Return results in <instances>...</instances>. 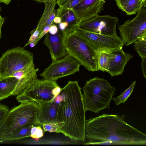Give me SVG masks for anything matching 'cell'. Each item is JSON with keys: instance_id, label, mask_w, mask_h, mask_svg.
<instances>
[{"instance_id": "cell-1", "label": "cell", "mask_w": 146, "mask_h": 146, "mask_svg": "<svg viewBox=\"0 0 146 146\" xmlns=\"http://www.w3.org/2000/svg\"><path fill=\"white\" fill-rule=\"evenodd\" d=\"M122 116L103 114L86 120L84 145H146V135L125 121Z\"/></svg>"}, {"instance_id": "cell-2", "label": "cell", "mask_w": 146, "mask_h": 146, "mask_svg": "<svg viewBox=\"0 0 146 146\" xmlns=\"http://www.w3.org/2000/svg\"><path fill=\"white\" fill-rule=\"evenodd\" d=\"M58 116L61 133L74 142H84L85 111L81 88L77 81H69L60 93Z\"/></svg>"}, {"instance_id": "cell-3", "label": "cell", "mask_w": 146, "mask_h": 146, "mask_svg": "<svg viewBox=\"0 0 146 146\" xmlns=\"http://www.w3.org/2000/svg\"><path fill=\"white\" fill-rule=\"evenodd\" d=\"M38 109L37 103L31 101L21 102L9 110L0 125V140L4 141L12 133L25 126H41L37 119Z\"/></svg>"}, {"instance_id": "cell-4", "label": "cell", "mask_w": 146, "mask_h": 146, "mask_svg": "<svg viewBox=\"0 0 146 146\" xmlns=\"http://www.w3.org/2000/svg\"><path fill=\"white\" fill-rule=\"evenodd\" d=\"M85 112L95 113L110 108V103L114 95L115 88L107 80L95 77L86 82L82 88Z\"/></svg>"}, {"instance_id": "cell-5", "label": "cell", "mask_w": 146, "mask_h": 146, "mask_svg": "<svg viewBox=\"0 0 146 146\" xmlns=\"http://www.w3.org/2000/svg\"><path fill=\"white\" fill-rule=\"evenodd\" d=\"M65 49L68 53L88 71H98V53L85 40L72 32L66 35Z\"/></svg>"}, {"instance_id": "cell-6", "label": "cell", "mask_w": 146, "mask_h": 146, "mask_svg": "<svg viewBox=\"0 0 146 146\" xmlns=\"http://www.w3.org/2000/svg\"><path fill=\"white\" fill-rule=\"evenodd\" d=\"M33 64L32 52L20 46L9 49L0 58V78L11 76Z\"/></svg>"}, {"instance_id": "cell-7", "label": "cell", "mask_w": 146, "mask_h": 146, "mask_svg": "<svg viewBox=\"0 0 146 146\" xmlns=\"http://www.w3.org/2000/svg\"><path fill=\"white\" fill-rule=\"evenodd\" d=\"M73 32L85 40L97 52H112L122 49L124 44L117 34L106 35L92 33L75 26Z\"/></svg>"}, {"instance_id": "cell-8", "label": "cell", "mask_w": 146, "mask_h": 146, "mask_svg": "<svg viewBox=\"0 0 146 146\" xmlns=\"http://www.w3.org/2000/svg\"><path fill=\"white\" fill-rule=\"evenodd\" d=\"M146 6L141 7L133 19L119 25V35L124 45L127 46L141 38L146 36Z\"/></svg>"}, {"instance_id": "cell-9", "label": "cell", "mask_w": 146, "mask_h": 146, "mask_svg": "<svg viewBox=\"0 0 146 146\" xmlns=\"http://www.w3.org/2000/svg\"><path fill=\"white\" fill-rule=\"evenodd\" d=\"M58 86L56 81L36 78L21 94L17 95L16 100L21 103L31 101H54L52 90Z\"/></svg>"}, {"instance_id": "cell-10", "label": "cell", "mask_w": 146, "mask_h": 146, "mask_svg": "<svg viewBox=\"0 0 146 146\" xmlns=\"http://www.w3.org/2000/svg\"><path fill=\"white\" fill-rule=\"evenodd\" d=\"M81 65L69 54L51 64L40 74L44 79L56 81L79 71Z\"/></svg>"}, {"instance_id": "cell-11", "label": "cell", "mask_w": 146, "mask_h": 146, "mask_svg": "<svg viewBox=\"0 0 146 146\" xmlns=\"http://www.w3.org/2000/svg\"><path fill=\"white\" fill-rule=\"evenodd\" d=\"M118 18L109 15H97L92 19L80 23V28L92 33L106 35L117 34L116 26Z\"/></svg>"}, {"instance_id": "cell-12", "label": "cell", "mask_w": 146, "mask_h": 146, "mask_svg": "<svg viewBox=\"0 0 146 146\" xmlns=\"http://www.w3.org/2000/svg\"><path fill=\"white\" fill-rule=\"evenodd\" d=\"M104 0H83L72 9L77 25L90 20L104 10Z\"/></svg>"}, {"instance_id": "cell-13", "label": "cell", "mask_w": 146, "mask_h": 146, "mask_svg": "<svg viewBox=\"0 0 146 146\" xmlns=\"http://www.w3.org/2000/svg\"><path fill=\"white\" fill-rule=\"evenodd\" d=\"M67 34L65 31L58 29L55 35L47 33L43 43L48 48L52 62L60 60L68 54L65 49V41Z\"/></svg>"}, {"instance_id": "cell-14", "label": "cell", "mask_w": 146, "mask_h": 146, "mask_svg": "<svg viewBox=\"0 0 146 146\" xmlns=\"http://www.w3.org/2000/svg\"><path fill=\"white\" fill-rule=\"evenodd\" d=\"M38 109L37 119L40 125L50 122H58V104L54 101H36Z\"/></svg>"}, {"instance_id": "cell-15", "label": "cell", "mask_w": 146, "mask_h": 146, "mask_svg": "<svg viewBox=\"0 0 146 146\" xmlns=\"http://www.w3.org/2000/svg\"><path fill=\"white\" fill-rule=\"evenodd\" d=\"M133 56L124 52L122 49L112 52L108 72L111 76L122 74L126 63Z\"/></svg>"}, {"instance_id": "cell-16", "label": "cell", "mask_w": 146, "mask_h": 146, "mask_svg": "<svg viewBox=\"0 0 146 146\" xmlns=\"http://www.w3.org/2000/svg\"><path fill=\"white\" fill-rule=\"evenodd\" d=\"M56 1H47L44 3L45 4L44 11L36 27L39 30V34L46 26L53 23L56 16V10L55 9Z\"/></svg>"}, {"instance_id": "cell-17", "label": "cell", "mask_w": 146, "mask_h": 146, "mask_svg": "<svg viewBox=\"0 0 146 146\" xmlns=\"http://www.w3.org/2000/svg\"><path fill=\"white\" fill-rule=\"evenodd\" d=\"M39 70L38 68H34L19 79L11 96L20 94L29 86L37 78L36 73Z\"/></svg>"}, {"instance_id": "cell-18", "label": "cell", "mask_w": 146, "mask_h": 146, "mask_svg": "<svg viewBox=\"0 0 146 146\" xmlns=\"http://www.w3.org/2000/svg\"><path fill=\"white\" fill-rule=\"evenodd\" d=\"M18 80L13 76L0 78V101L11 96Z\"/></svg>"}, {"instance_id": "cell-19", "label": "cell", "mask_w": 146, "mask_h": 146, "mask_svg": "<svg viewBox=\"0 0 146 146\" xmlns=\"http://www.w3.org/2000/svg\"><path fill=\"white\" fill-rule=\"evenodd\" d=\"M34 125H29L25 126L12 133L4 140L11 141L21 139L30 137V131Z\"/></svg>"}, {"instance_id": "cell-20", "label": "cell", "mask_w": 146, "mask_h": 146, "mask_svg": "<svg viewBox=\"0 0 146 146\" xmlns=\"http://www.w3.org/2000/svg\"><path fill=\"white\" fill-rule=\"evenodd\" d=\"M112 52H98V71L101 70L107 72L109 68L110 60L112 56Z\"/></svg>"}, {"instance_id": "cell-21", "label": "cell", "mask_w": 146, "mask_h": 146, "mask_svg": "<svg viewBox=\"0 0 146 146\" xmlns=\"http://www.w3.org/2000/svg\"><path fill=\"white\" fill-rule=\"evenodd\" d=\"M143 6L139 0H128L122 11L127 15H131L137 13Z\"/></svg>"}, {"instance_id": "cell-22", "label": "cell", "mask_w": 146, "mask_h": 146, "mask_svg": "<svg viewBox=\"0 0 146 146\" xmlns=\"http://www.w3.org/2000/svg\"><path fill=\"white\" fill-rule=\"evenodd\" d=\"M135 84L136 81H134L130 86L120 95L116 98H112L116 105H119L121 103H124L127 100L133 92Z\"/></svg>"}, {"instance_id": "cell-23", "label": "cell", "mask_w": 146, "mask_h": 146, "mask_svg": "<svg viewBox=\"0 0 146 146\" xmlns=\"http://www.w3.org/2000/svg\"><path fill=\"white\" fill-rule=\"evenodd\" d=\"M134 43L135 49L141 58H146V36L137 40Z\"/></svg>"}, {"instance_id": "cell-24", "label": "cell", "mask_w": 146, "mask_h": 146, "mask_svg": "<svg viewBox=\"0 0 146 146\" xmlns=\"http://www.w3.org/2000/svg\"><path fill=\"white\" fill-rule=\"evenodd\" d=\"M42 127L45 131L61 133L58 122H50L43 124Z\"/></svg>"}, {"instance_id": "cell-25", "label": "cell", "mask_w": 146, "mask_h": 146, "mask_svg": "<svg viewBox=\"0 0 146 146\" xmlns=\"http://www.w3.org/2000/svg\"><path fill=\"white\" fill-rule=\"evenodd\" d=\"M44 135L43 130L40 126H34L32 127L30 131V137L33 139L38 140Z\"/></svg>"}, {"instance_id": "cell-26", "label": "cell", "mask_w": 146, "mask_h": 146, "mask_svg": "<svg viewBox=\"0 0 146 146\" xmlns=\"http://www.w3.org/2000/svg\"><path fill=\"white\" fill-rule=\"evenodd\" d=\"M30 34H31V36L28 41L24 46L23 48L29 45L31 43L34 42L36 40L39 35V31L36 27L31 31Z\"/></svg>"}, {"instance_id": "cell-27", "label": "cell", "mask_w": 146, "mask_h": 146, "mask_svg": "<svg viewBox=\"0 0 146 146\" xmlns=\"http://www.w3.org/2000/svg\"><path fill=\"white\" fill-rule=\"evenodd\" d=\"M9 110V109L7 106L0 104V125L3 121Z\"/></svg>"}, {"instance_id": "cell-28", "label": "cell", "mask_w": 146, "mask_h": 146, "mask_svg": "<svg viewBox=\"0 0 146 146\" xmlns=\"http://www.w3.org/2000/svg\"><path fill=\"white\" fill-rule=\"evenodd\" d=\"M52 24H50L46 26L42 32L39 34L36 40L34 42H33L34 43L35 46L36 44L42 38L49 32L50 28Z\"/></svg>"}, {"instance_id": "cell-29", "label": "cell", "mask_w": 146, "mask_h": 146, "mask_svg": "<svg viewBox=\"0 0 146 146\" xmlns=\"http://www.w3.org/2000/svg\"><path fill=\"white\" fill-rule=\"evenodd\" d=\"M74 0H57L56 4L58 6V9H61L64 7L71 3Z\"/></svg>"}, {"instance_id": "cell-30", "label": "cell", "mask_w": 146, "mask_h": 146, "mask_svg": "<svg viewBox=\"0 0 146 146\" xmlns=\"http://www.w3.org/2000/svg\"><path fill=\"white\" fill-rule=\"evenodd\" d=\"M119 8L122 11L128 0H115Z\"/></svg>"}, {"instance_id": "cell-31", "label": "cell", "mask_w": 146, "mask_h": 146, "mask_svg": "<svg viewBox=\"0 0 146 146\" xmlns=\"http://www.w3.org/2000/svg\"><path fill=\"white\" fill-rule=\"evenodd\" d=\"M141 67L143 75L146 79V58L141 59Z\"/></svg>"}, {"instance_id": "cell-32", "label": "cell", "mask_w": 146, "mask_h": 146, "mask_svg": "<svg viewBox=\"0 0 146 146\" xmlns=\"http://www.w3.org/2000/svg\"><path fill=\"white\" fill-rule=\"evenodd\" d=\"M58 30L57 26L53 23L50 28L48 32L51 35H55L58 32Z\"/></svg>"}, {"instance_id": "cell-33", "label": "cell", "mask_w": 146, "mask_h": 146, "mask_svg": "<svg viewBox=\"0 0 146 146\" xmlns=\"http://www.w3.org/2000/svg\"><path fill=\"white\" fill-rule=\"evenodd\" d=\"M68 23L66 21H62L59 24V29L61 31H64L68 27Z\"/></svg>"}, {"instance_id": "cell-34", "label": "cell", "mask_w": 146, "mask_h": 146, "mask_svg": "<svg viewBox=\"0 0 146 146\" xmlns=\"http://www.w3.org/2000/svg\"><path fill=\"white\" fill-rule=\"evenodd\" d=\"M62 88L58 86L54 88L52 90V94L54 98L59 94L61 92Z\"/></svg>"}, {"instance_id": "cell-35", "label": "cell", "mask_w": 146, "mask_h": 146, "mask_svg": "<svg viewBox=\"0 0 146 146\" xmlns=\"http://www.w3.org/2000/svg\"><path fill=\"white\" fill-rule=\"evenodd\" d=\"M63 100L62 96L60 94L56 96L54 98V101L57 104H59Z\"/></svg>"}, {"instance_id": "cell-36", "label": "cell", "mask_w": 146, "mask_h": 146, "mask_svg": "<svg viewBox=\"0 0 146 146\" xmlns=\"http://www.w3.org/2000/svg\"><path fill=\"white\" fill-rule=\"evenodd\" d=\"M1 11V7H0V39L2 37L1 35V28L3 25V23L5 21V18H3L0 14V11Z\"/></svg>"}, {"instance_id": "cell-37", "label": "cell", "mask_w": 146, "mask_h": 146, "mask_svg": "<svg viewBox=\"0 0 146 146\" xmlns=\"http://www.w3.org/2000/svg\"><path fill=\"white\" fill-rule=\"evenodd\" d=\"M62 22V18L58 16H56L53 20V22L56 24H58Z\"/></svg>"}, {"instance_id": "cell-38", "label": "cell", "mask_w": 146, "mask_h": 146, "mask_svg": "<svg viewBox=\"0 0 146 146\" xmlns=\"http://www.w3.org/2000/svg\"><path fill=\"white\" fill-rule=\"evenodd\" d=\"M12 0H0V3H3L5 4L8 5Z\"/></svg>"}, {"instance_id": "cell-39", "label": "cell", "mask_w": 146, "mask_h": 146, "mask_svg": "<svg viewBox=\"0 0 146 146\" xmlns=\"http://www.w3.org/2000/svg\"><path fill=\"white\" fill-rule=\"evenodd\" d=\"M34 1L44 3L45 2L47 1H53L57 0H34Z\"/></svg>"}, {"instance_id": "cell-40", "label": "cell", "mask_w": 146, "mask_h": 146, "mask_svg": "<svg viewBox=\"0 0 146 146\" xmlns=\"http://www.w3.org/2000/svg\"><path fill=\"white\" fill-rule=\"evenodd\" d=\"M140 2H141L143 5L146 6V0H139Z\"/></svg>"}]
</instances>
